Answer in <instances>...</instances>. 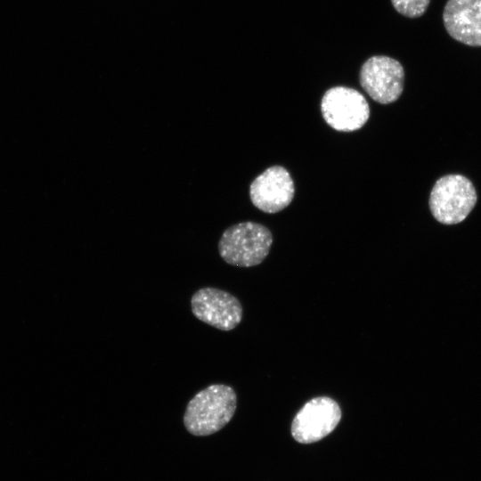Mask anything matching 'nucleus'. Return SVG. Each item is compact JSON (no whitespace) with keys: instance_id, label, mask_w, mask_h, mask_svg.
Returning <instances> with one entry per match:
<instances>
[{"instance_id":"1","label":"nucleus","mask_w":481,"mask_h":481,"mask_svg":"<svg viewBox=\"0 0 481 481\" xmlns=\"http://www.w3.org/2000/svg\"><path fill=\"white\" fill-rule=\"evenodd\" d=\"M237 405L234 389L226 384H211L195 394L183 414L186 430L197 436L221 430L233 417Z\"/></svg>"},{"instance_id":"2","label":"nucleus","mask_w":481,"mask_h":481,"mask_svg":"<svg viewBox=\"0 0 481 481\" xmlns=\"http://www.w3.org/2000/svg\"><path fill=\"white\" fill-rule=\"evenodd\" d=\"M273 235L265 225L242 222L225 229L218 242L222 259L234 266L251 267L261 264L269 254Z\"/></svg>"},{"instance_id":"3","label":"nucleus","mask_w":481,"mask_h":481,"mask_svg":"<svg viewBox=\"0 0 481 481\" xmlns=\"http://www.w3.org/2000/svg\"><path fill=\"white\" fill-rule=\"evenodd\" d=\"M477 202V192L471 182L461 175H447L439 178L429 196L433 216L444 224L463 221Z\"/></svg>"},{"instance_id":"4","label":"nucleus","mask_w":481,"mask_h":481,"mask_svg":"<svg viewBox=\"0 0 481 481\" xmlns=\"http://www.w3.org/2000/svg\"><path fill=\"white\" fill-rule=\"evenodd\" d=\"M325 122L340 132H353L363 127L370 117V107L364 96L346 86L331 87L321 102Z\"/></svg>"},{"instance_id":"5","label":"nucleus","mask_w":481,"mask_h":481,"mask_svg":"<svg viewBox=\"0 0 481 481\" xmlns=\"http://www.w3.org/2000/svg\"><path fill=\"white\" fill-rule=\"evenodd\" d=\"M359 80L363 89L375 102L388 104L395 102L403 93L404 69L395 59L376 55L362 65Z\"/></svg>"},{"instance_id":"6","label":"nucleus","mask_w":481,"mask_h":481,"mask_svg":"<svg viewBox=\"0 0 481 481\" xmlns=\"http://www.w3.org/2000/svg\"><path fill=\"white\" fill-rule=\"evenodd\" d=\"M191 308L198 320L224 331L235 329L243 315L242 306L235 296L213 287L198 289L191 298Z\"/></svg>"},{"instance_id":"7","label":"nucleus","mask_w":481,"mask_h":481,"mask_svg":"<svg viewBox=\"0 0 481 481\" xmlns=\"http://www.w3.org/2000/svg\"><path fill=\"white\" fill-rule=\"evenodd\" d=\"M338 404L328 396L311 399L295 415L291 424L293 438L301 444L317 442L330 434L341 420Z\"/></svg>"},{"instance_id":"8","label":"nucleus","mask_w":481,"mask_h":481,"mask_svg":"<svg viewBox=\"0 0 481 481\" xmlns=\"http://www.w3.org/2000/svg\"><path fill=\"white\" fill-rule=\"evenodd\" d=\"M295 192L293 180L281 166H273L257 176L249 186V197L255 207L273 214L288 207Z\"/></svg>"},{"instance_id":"9","label":"nucleus","mask_w":481,"mask_h":481,"mask_svg":"<svg viewBox=\"0 0 481 481\" xmlns=\"http://www.w3.org/2000/svg\"><path fill=\"white\" fill-rule=\"evenodd\" d=\"M443 22L454 40L481 47V0H448L443 11Z\"/></svg>"},{"instance_id":"10","label":"nucleus","mask_w":481,"mask_h":481,"mask_svg":"<svg viewBox=\"0 0 481 481\" xmlns=\"http://www.w3.org/2000/svg\"><path fill=\"white\" fill-rule=\"evenodd\" d=\"M394 8L408 18H418L425 13L430 0H391Z\"/></svg>"}]
</instances>
